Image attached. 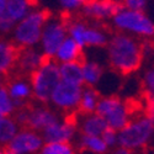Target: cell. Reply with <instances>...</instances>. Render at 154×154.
<instances>
[{
	"mask_svg": "<svg viewBox=\"0 0 154 154\" xmlns=\"http://www.w3.org/2000/svg\"><path fill=\"white\" fill-rule=\"evenodd\" d=\"M6 154H16V153H12V152H9V150H6Z\"/></svg>",
	"mask_w": 154,
	"mask_h": 154,
	"instance_id": "cell-40",
	"label": "cell"
},
{
	"mask_svg": "<svg viewBox=\"0 0 154 154\" xmlns=\"http://www.w3.org/2000/svg\"><path fill=\"white\" fill-rule=\"evenodd\" d=\"M83 88L84 85L60 80L51 95L48 105L59 113H64L66 116H72V115L78 112Z\"/></svg>",
	"mask_w": 154,
	"mask_h": 154,
	"instance_id": "cell-9",
	"label": "cell"
},
{
	"mask_svg": "<svg viewBox=\"0 0 154 154\" xmlns=\"http://www.w3.org/2000/svg\"><path fill=\"white\" fill-rule=\"evenodd\" d=\"M154 138V121L147 115H133L128 123L119 131V146L133 152L142 150Z\"/></svg>",
	"mask_w": 154,
	"mask_h": 154,
	"instance_id": "cell-4",
	"label": "cell"
},
{
	"mask_svg": "<svg viewBox=\"0 0 154 154\" xmlns=\"http://www.w3.org/2000/svg\"><path fill=\"white\" fill-rule=\"evenodd\" d=\"M59 74L60 80L84 85L82 75V62H69L59 64Z\"/></svg>",
	"mask_w": 154,
	"mask_h": 154,
	"instance_id": "cell-23",
	"label": "cell"
},
{
	"mask_svg": "<svg viewBox=\"0 0 154 154\" xmlns=\"http://www.w3.org/2000/svg\"><path fill=\"white\" fill-rule=\"evenodd\" d=\"M59 117V112H57L48 104H38L37 102L35 105H29L26 127L32 128L37 132H42L48 126L54 123Z\"/></svg>",
	"mask_w": 154,
	"mask_h": 154,
	"instance_id": "cell-13",
	"label": "cell"
},
{
	"mask_svg": "<svg viewBox=\"0 0 154 154\" xmlns=\"http://www.w3.org/2000/svg\"><path fill=\"white\" fill-rule=\"evenodd\" d=\"M27 116H29V106H22L17 107L12 115V117L15 119V121L19 123L20 127H26L27 123Z\"/></svg>",
	"mask_w": 154,
	"mask_h": 154,
	"instance_id": "cell-32",
	"label": "cell"
},
{
	"mask_svg": "<svg viewBox=\"0 0 154 154\" xmlns=\"http://www.w3.org/2000/svg\"><path fill=\"white\" fill-rule=\"evenodd\" d=\"M144 113L154 121V94H147L144 96Z\"/></svg>",
	"mask_w": 154,
	"mask_h": 154,
	"instance_id": "cell-33",
	"label": "cell"
},
{
	"mask_svg": "<svg viewBox=\"0 0 154 154\" xmlns=\"http://www.w3.org/2000/svg\"><path fill=\"white\" fill-rule=\"evenodd\" d=\"M105 49L110 68L120 75L138 72L147 58L144 41L122 32L111 33Z\"/></svg>",
	"mask_w": 154,
	"mask_h": 154,
	"instance_id": "cell-1",
	"label": "cell"
},
{
	"mask_svg": "<svg viewBox=\"0 0 154 154\" xmlns=\"http://www.w3.org/2000/svg\"><path fill=\"white\" fill-rule=\"evenodd\" d=\"M101 99V94L96 88L91 86H84L80 101H79V106H78V112L79 113H93L96 111L97 104Z\"/></svg>",
	"mask_w": 154,
	"mask_h": 154,
	"instance_id": "cell-22",
	"label": "cell"
},
{
	"mask_svg": "<svg viewBox=\"0 0 154 154\" xmlns=\"http://www.w3.org/2000/svg\"><path fill=\"white\" fill-rule=\"evenodd\" d=\"M0 154H6V150L3 147H0Z\"/></svg>",
	"mask_w": 154,
	"mask_h": 154,
	"instance_id": "cell-39",
	"label": "cell"
},
{
	"mask_svg": "<svg viewBox=\"0 0 154 154\" xmlns=\"http://www.w3.org/2000/svg\"><path fill=\"white\" fill-rule=\"evenodd\" d=\"M67 37H68L67 17L51 14L43 26L38 48L45 54L46 58L52 59L58 47Z\"/></svg>",
	"mask_w": 154,
	"mask_h": 154,
	"instance_id": "cell-8",
	"label": "cell"
},
{
	"mask_svg": "<svg viewBox=\"0 0 154 154\" xmlns=\"http://www.w3.org/2000/svg\"><path fill=\"white\" fill-rule=\"evenodd\" d=\"M37 8V0H6L5 16L15 23Z\"/></svg>",
	"mask_w": 154,
	"mask_h": 154,
	"instance_id": "cell-20",
	"label": "cell"
},
{
	"mask_svg": "<svg viewBox=\"0 0 154 154\" xmlns=\"http://www.w3.org/2000/svg\"><path fill=\"white\" fill-rule=\"evenodd\" d=\"M59 8L68 14H73L75 11L82 10V8L89 2V0H57Z\"/></svg>",
	"mask_w": 154,
	"mask_h": 154,
	"instance_id": "cell-28",
	"label": "cell"
},
{
	"mask_svg": "<svg viewBox=\"0 0 154 154\" xmlns=\"http://www.w3.org/2000/svg\"><path fill=\"white\" fill-rule=\"evenodd\" d=\"M144 47H146V57H154V36L150 37L149 40L144 41Z\"/></svg>",
	"mask_w": 154,
	"mask_h": 154,
	"instance_id": "cell-34",
	"label": "cell"
},
{
	"mask_svg": "<svg viewBox=\"0 0 154 154\" xmlns=\"http://www.w3.org/2000/svg\"><path fill=\"white\" fill-rule=\"evenodd\" d=\"M95 112L104 119L109 128L115 131L123 128L134 115L131 105L116 95L101 96Z\"/></svg>",
	"mask_w": 154,
	"mask_h": 154,
	"instance_id": "cell-7",
	"label": "cell"
},
{
	"mask_svg": "<svg viewBox=\"0 0 154 154\" xmlns=\"http://www.w3.org/2000/svg\"><path fill=\"white\" fill-rule=\"evenodd\" d=\"M16 109L17 106L9 95L6 88H2L0 89V116H12Z\"/></svg>",
	"mask_w": 154,
	"mask_h": 154,
	"instance_id": "cell-26",
	"label": "cell"
},
{
	"mask_svg": "<svg viewBox=\"0 0 154 154\" xmlns=\"http://www.w3.org/2000/svg\"><path fill=\"white\" fill-rule=\"evenodd\" d=\"M14 27H15V22L4 15L0 19V37H9L12 33Z\"/></svg>",
	"mask_w": 154,
	"mask_h": 154,
	"instance_id": "cell-31",
	"label": "cell"
},
{
	"mask_svg": "<svg viewBox=\"0 0 154 154\" xmlns=\"http://www.w3.org/2000/svg\"><path fill=\"white\" fill-rule=\"evenodd\" d=\"M41 134L45 142H73L79 134L74 115L59 117L54 123L43 130Z\"/></svg>",
	"mask_w": 154,
	"mask_h": 154,
	"instance_id": "cell-12",
	"label": "cell"
},
{
	"mask_svg": "<svg viewBox=\"0 0 154 154\" xmlns=\"http://www.w3.org/2000/svg\"><path fill=\"white\" fill-rule=\"evenodd\" d=\"M122 8L134 11H146L149 0H120Z\"/></svg>",
	"mask_w": 154,
	"mask_h": 154,
	"instance_id": "cell-30",
	"label": "cell"
},
{
	"mask_svg": "<svg viewBox=\"0 0 154 154\" xmlns=\"http://www.w3.org/2000/svg\"><path fill=\"white\" fill-rule=\"evenodd\" d=\"M142 86L147 94H154V62L144 69L142 74Z\"/></svg>",
	"mask_w": 154,
	"mask_h": 154,
	"instance_id": "cell-27",
	"label": "cell"
},
{
	"mask_svg": "<svg viewBox=\"0 0 154 154\" xmlns=\"http://www.w3.org/2000/svg\"><path fill=\"white\" fill-rule=\"evenodd\" d=\"M78 154H95V153H91V152H86V150H79Z\"/></svg>",
	"mask_w": 154,
	"mask_h": 154,
	"instance_id": "cell-38",
	"label": "cell"
},
{
	"mask_svg": "<svg viewBox=\"0 0 154 154\" xmlns=\"http://www.w3.org/2000/svg\"><path fill=\"white\" fill-rule=\"evenodd\" d=\"M38 154H78V148L72 142H45Z\"/></svg>",
	"mask_w": 154,
	"mask_h": 154,
	"instance_id": "cell-25",
	"label": "cell"
},
{
	"mask_svg": "<svg viewBox=\"0 0 154 154\" xmlns=\"http://www.w3.org/2000/svg\"><path fill=\"white\" fill-rule=\"evenodd\" d=\"M0 119H2V116H0Z\"/></svg>",
	"mask_w": 154,
	"mask_h": 154,
	"instance_id": "cell-41",
	"label": "cell"
},
{
	"mask_svg": "<svg viewBox=\"0 0 154 154\" xmlns=\"http://www.w3.org/2000/svg\"><path fill=\"white\" fill-rule=\"evenodd\" d=\"M107 154H134V152L128 148H125L122 146H116L115 148L110 149Z\"/></svg>",
	"mask_w": 154,
	"mask_h": 154,
	"instance_id": "cell-35",
	"label": "cell"
},
{
	"mask_svg": "<svg viewBox=\"0 0 154 154\" xmlns=\"http://www.w3.org/2000/svg\"><path fill=\"white\" fill-rule=\"evenodd\" d=\"M83 58H84V49L73 38L68 36L58 47L52 59H54L58 64H62L69 62H82Z\"/></svg>",
	"mask_w": 154,
	"mask_h": 154,
	"instance_id": "cell-18",
	"label": "cell"
},
{
	"mask_svg": "<svg viewBox=\"0 0 154 154\" xmlns=\"http://www.w3.org/2000/svg\"><path fill=\"white\" fill-rule=\"evenodd\" d=\"M105 69L102 64L94 59L83 58L82 60V75L84 86L96 88L104 79Z\"/></svg>",
	"mask_w": 154,
	"mask_h": 154,
	"instance_id": "cell-19",
	"label": "cell"
},
{
	"mask_svg": "<svg viewBox=\"0 0 154 154\" xmlns=\"http://www.w3.org/2000/svg\"><path fill=\"white\" fill-rule=\"evenodd\" d=\"M75 142H76V148H79V150H86L95 154H107L110 150L105 144L104 139L101 138V136L78 134Z\"/></svg>",
	"mask_w": 154,
	"mask_h": 154,
	"instance_id": "cell-21",
	"label": "cell"
},
{
	"mask_svg": "<svg viewBox=\"0 0 154 154\" xmlns=\"http://www.w3.org/2000/svg\"><path fill=\"white\" fill-rule=\"evenodd\" d=\"M110 22L116 32L133 36L142 41H147L154 36V20L146 11L121 8Z\"/></svg>",
	"mask_w": 154,
	"mask_h": 154,
	"instance_id": "cell-3",
	"label": "cell"
},
{
	"mask_svg": "<svg viewBox=\"0 0 154 154\" xmlns=\"http://www.w3.org/2000/svg\"><path fill=\"white\" fill-rule=\"evenodd\" d=\"M20 128L21 127L12 116H4L0 119V147H8Z\"/></svg>",
	"mask_w": 154,
	"mask_h": 154,
	"instance_id": "cell-24",
	"label": "cell"
},
{
	"mask_svg": "<svg viewBox=\"0 0 154 154\" xmlns=\"http://www.w3.org/2000/svg\"><path fill=\"white\" fill-rule=\"evenodd\" d=\"M101 138L104 139L109 149H112L119 146V131H115L112 128H106V131L101 134Z\"/></svg>",
	"mask_w": 154,
	"mask_h": 154,
	"instance_id": "cell-29",
	"label": "cell"
},
{
	"mask_svg": "<svg viewBox=\"0 0 154 154\" xmlns=\"http://www.w3.org/2000/svg\"><path fill=\"white\" fill-rule=\"evenodd\" d=\"M5 88L17 107L29 106L32 100V88L29 76L20 74L12 76L9 82H6Z\"/></svg>",
	"mask_w": 154,
	"mask_h": 154,
	"instance_id": "cell-14",
	"label": "cell"
},
{
	"mask_svg": "<svg viewBox=\"0 0 154 154\" xmlns=\"http://www.w3.org/2000/svg\"><path fill=\"white\" fill-rule=\"evenodd\" d=\"M5 5H6V0H0V19L5 15Z\"/></svg>",
	"mask_w": 154,
	"mask_h": 154,
	"instance_id": "cell-36",
	"label": "cell"
},
{
	"mask_svg": "<svg viewBox=\"0 0 154 154\" xmlns=\"http://www.w3.org/2000/svg\"><path fill=\"white\" fill-rule=\"evenodd\" d=\"M5 85H6V76H4V75L0 74V89L4 88Z\"/></svg>",
	"mask_w": 154,
	"mask_h": 154,
	"instance_id": "cell-37",
	"label": "cell"
},
{
	"mask_svg": "<svg viewBox=\"0 0 154 154\" xmlns=\"http://www.w3.org/2000/svg\"><path fill=\"white\" fill-rule=\"evenodd\" d=\"M122 8L120 0H89L82 8V17L89 22L100 23L111 21V19Z\"/></svg>",
	"mask_w": 154,
	"mask_h": 154,
	"instance_id": "cell-10",
	"label": "cell"
},
{
	"mask_svg": "<svg viewBox=\"0 0 154 154\" xmlns=\"http://www.w3.org/2000/svg\"><path fill=\"white\" fill-rule=\"evenodd\" d=\"M32 99L38 104H48L54 88L60 82L59 64L54 59H46L43 64L29 75Z\"/></svg>",
	"mask_w": 154,
	"mask_h": 154,
	"instance_id": "cell-6",
	"label": "cell"
},
{
	"mask_svg": "<svg viewBox=\"0 0 154 154\" xmlns=\"http://www.w3.org/2000/svg\"><path fill=\"white\" fill-rule=\"evenodd\" d=\"M68 36L78 43L83 49L105 48L111 33L100 23L89 22L84 19L72 17L67 20Z\"/></svg>",
	"mask_w": 154,
	"mask_h": 154,
	"instance_id": "cell-5",
	"label": "cell"
},
{
	"mask_svg": "<svg viewBox=\"0 0 154 154\" xmlns=\"http://www.w3.org/2000/svg\"><path fill=\"white\" fill-rule=\"evenodd\" d=\"M19 48L8 37H0V74L6 76L15 70Z\"/></svg>",
	"mask_w": 154,
	"mask_h": 154,
	"instance_id": "cell-17",
	"label": "cell"
},
{
	"mask_svg": "<svg viewBox=\"0 0 154 154\" xmlns=\"http://www.w3.org/2000/svg\"><path fill=\"white\" fill-rule=\"evenodd\" d=\"M51 12L40 8H35L22 20L15 23V27L10 35V40L19 49L38 47L42 30Z\"/></svg>",
	"mask_w": 154,
	"mask_h": 154,
	"instance_id": "cell-2",
	"label": "cell"
},
{
	"mask_svg": "<svg viewBox=\"0 0 154 154\" xmlns=\"http://www.w3.org/2000/svg\"><path fill=\"white\" fill-rule=\"evenodd\" d=\"M45 140L41 132L29 127H21L6 148L16 154H38Z\"/></svg>",
	"mask_w": 154,
	"mask_h": 154,
	"instance_id": "cell-11",
	"label": "cell"
},
{
	"mask_svg": "<svg viewBox=\"0 0 154 154\" xmlns=\"http://www.w3.org/2000/svg\"><path fill=\"white\" fill-rule=\"evenodd\" d=\"M74 121L79 134L85 136H101L106 131L107 125L100 115L93 113H74Z\"/></svg>",
	"mask_w": 154,
	"mask_h": 154,
	"instance_id": "cell-16",
	"label": "cell"
},
{
	"mask_svg": "<svg viewBox=\"0 0 154 154\" xmlns=\"http://www.w3.org/2000/svg\"><path fill=\"white\" fill-rule=\"evenodd\" d=\"M46 59L48 58L45 57V54L41 52L38 47L19 49L15 70L20 75L29 76L37 68H40Z\"/></svg>",
	"mask_w": 154,
	"mask_h": 154,
	"instance_id": "cell-15",
	"label": "cell"
}]
</instances>
